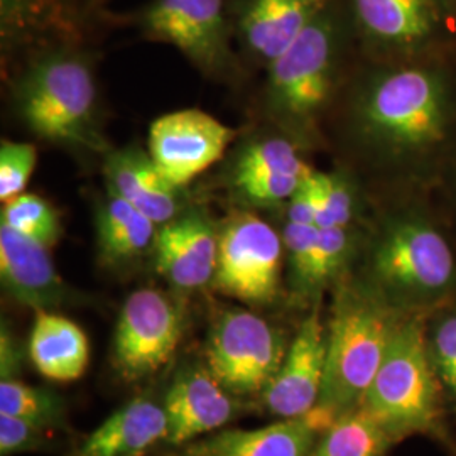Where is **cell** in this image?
I'll use <instances>...</instances> for the list:
<instances>
[{
    "label": "cell",
    "instance_id": "cell-23",
    "mask_svg": "<svg viewBox=\"0 0 456 456\" xmlns=\"http://www.w3.org/2000/svg\"><path fill=\"white\" fill-rule=\"evenodd\" d=\"M392 443L389 433L359 408L340 416L311 456H386Z\"/></svg>",
    "mask_w": 456,
    "mask_h": 456
},
{
    "label": "cell",
    "instance_id": "cell-3",
    "mask_svg": "<svg viewBox=\"0 0 456 456\" xmlns=\"http://www.w3.org/2000/svg\"><path fill=\"white\" fill-rule=\"evenodd\" d=\"M95 103L92 68L69 51L45 54L17 88L19 114L31 131L71 146L103 147L95 127Z\"/></svg>",
    "mask_w": 456,
    "mask_h": 456
},
{
    "label": "cell",
    "instance_id": "cell-4",
    "mask_svg": "<svg viewBox=\"0 0 456 456\" xmlns=\"http://www.w3.org/2000/svg\"><path fill=\"white\" fill-rule=\"evenodd\" d=\"M288 348L279 328L252 311L232 308L213 320L205 365L235 397H261L279 372Z\"/></svg>",
    "mask_w": 456,
    "mask_h": 456
},
{
    "label": "cell",
    "instance_id": "cell-11",
    "mask_svg": "<svg viewBox=\"0 0 456 456\" xmlns=\"http://www.w3.org/2000/svg\"><path fill=\"white\" fill-rule=\"evenodd\" d=\"M235 132L207 112L188 109L163 115L149 131V156L167 180L183 188L216 163Z\"/></svg>",
    "mask_w": 456,
    "mask_h": 456
},
{
    "label": "cell",
    "instance_id": "cell-1",
    "mask_svg": "<svg viewBox=\"0 0 456 456\" xmlns=\"http://www.w3.org/2000/svg\"><path fill=\"white\" fill-rule=\"evenodd\" d=\"M403 322L374 293L343 288L330 323L320 406L338 418L360 408Z\"/></svg>",
    "mask_w": 456,
    "mask_h": 456
},
{
    "label": "cell",
    "instance_id": "cell-15",
    "mask_svg": "<svg viewBox=\"0 0 456 456\" xmlns=\"http://www.w3.org/2000/svg\"><path fill=\"white\" fill-rule=\"evenodd\" d=\"M156 269L180 291L213 282L218 261V233L200 213L176 216L159 225L154 239Z\"/></svg>",
    "mask_w": 456,
    "mask_h": 456
},
{
    "label": "cell",
    "instance_id": "cell-20",
    "mask_svg": "<svg viewBox=\"0 0 456 456\" xmlns=\"http://www.w3.org/2000/svg\"><path fill=\"white\" fill-rule=\"evenodd\" d=\"M34 369L53 382L78 380L90 362V343L80 326L63 314L36 311L28 343Z\"/></svg>",
    "mask_w": 456,
    "mask_h": 456
},
{
    "label": "cell",
    "instance_id": "cell-24",
    "mask_svg": "<svg viewBox=\"0 0 456 456\" xmlns=\"http://www.w3.org/2000/svg\"><path fill=\"white\" fill-rule=\"evenodd\" d=\"M0 414L20 418L46 429L66 423L65 399L56 392L34 387L20 379L0 380Z\"/></svg>",
    "mask_w": 456,
    "mask_h": 456
},
{
    "label": "cell",
    "instance_id": "cell-31",
    "mask_svg": "<svg viewBox=\"0 0 456 456\" xmlns=\"http://www.w3.org/2000/svg\"><path fill=\"white\" fill-rule=\"evenodd\" d=\"M318 232L320 228L316 225H305V224H293V222H288V225L284 228V235H282L284 250L289 256L294 288L299 293L305 291Z\"/></svg>",
    "mask_w": 456,
    "mask_h": 456
},
{
    "label": "cell",
    "instance_id": "cell-14",
    "mask_svg": "<svg viewBox=\"0 0 456 456\" xmlns=\"http://www.w3.org/2000/svg\"><path fill=\"white\" fill-rule=\"evenodd\" d=\"M338 416L316 406L305 416L257 429H224L183 446L181 456H311Z\"/></svg>",
    "mask_w": 456,
    "mask_h": 456
},
{
    "label": "cell",
    "instance_id": "cell-33",
    "mask_svg": "<svg viewBox=\"0 0 456 456\" xmlns=\"http://www.w3.org/2000/svg\"><path fill=\"white\" fill-rule=\"evenodd\" d=\"M49 429L20 418L0 414V455L16 456L46 446Z\"/></svg>",
    "mask_w": 456,
    "mask_h": 456
},
{
    "label": "cell",
    "instance_id": "cell-25",
    "mask_svg": "<svg viewBox=\"0 0 456 456\" xmlns=\"http://www.w3.org/2000/svg\"><path fill=\"white\" fill-rule=\"evenodd\" d=\"M0 224L51 248L60 240L61 224L56 210L41 196L22 193L4 205Z\"/></svg>",
    "mask_w": 456,
    "mask_h": 456
},
{
    "label": "cell",
    "instance_id": "cell-22",
    "mask_svg": "<svg viewBox=\"0 0 456 456\" xmlns=\"http://www.w3.org/2000/svg\"><path fill=\"white\" fill-rule=\"evenodd\" d=\"M158 225L124 198L110 193L98 213L97 239L100 257L109 264H124L141 257L151 247Z\"/></svg>",
    "mask_w": 456,
    "mask_h": 456
},
{
    "label": "cell",
    "instance_id": "cell-26",
    "mask_svg": "<svg viewBox=\"0 0 456 456\" xmlns=\"http://www.w3.org/2000/svg\"><path fill=\"white\" fill-rule=\"evenodd\" d=\"M2 33L9 37L49 33L68 24L65 0H0Z\"/></svg>",
    "mask_w": 456,
    "mask_h": 456
},
{
    "label": "cell",
    "instance_id": "cell-9",
    "mask_svg": "<svg viewBox=\"0 0 456 456\" xmlns=\"http://www.w3.org/2000/svg\"><path fill=\"white\" fill-rule=\"evenodd\" d=\"M142 33L216 73L232 61L225 0H152L139 16Z\"/></svg>",
    "mask_w": 456,
    "mask_h": 456
},
{
    "label": "cell",
    "instance_id": "cell-7",
    "mask_svg": "<svg viewBox=\"0 0 456 456\" xmlns=\"http://www.w3.org/2000/svg\"><path fill=\"white\" fill-rule=\"evenodd\" d=\"M363 118L380 137L399 146L440 141L444 103L438 82L421 69H401L375 85L365 100Z\"/></svg>",
    "mask_w": 456,
    "mask_h": 456
},
{
    "label": "cell",
    "instance_id": "cell-27",
    "mask_svg": "<svg viewBox=\"0 0 456 456\" xmlns=\"http://www.w3.org/2000/svg\"><path fill=\"white\" fill-rule=\"evenodd\" d=\"M310 167L301 161L293 144L284 139H265L245 149L235 166V180L259 175H289L306 178Z\"/></svg>",
    "mask_w": 456,
    "mask_h": 456
},
{
    "label": "cell",
    "instance_id": "cell-36",
    "mask_svg": "<svg viewBox=\"0 0 456 456\" xmlns=\"http://www.w3.org/2000/svg\"><path fill=\"white\" fill-rule=\"evenodd\" d=\"M24 363V354L20 343L17 342L9 326L2 323L0 331V380L19 379Z\"/></svg>",
    "mask_w": 456,
    "mask_h": 456
},
{
    "label": "cell",
    "instance_id": "cell-30",
    "mask_svg": "<svg viewBox=\"0 0 456 456\" xmlns=\"http://www.w3.org/2000/svg\"><path fill=\"white\" fill-rule=\"evenodd\" d=\"M37 161L33 144L2 142L0 147V200L4 203L22 195Z\"/></svg>",
    "mask_w": 456,
    "mask_h": 456
},
{
    "label": "cell",
    "instance_id": "cell-35",
    "mask_svg": "<svg viewBox=\"0 0 456 456\" xmlns=\"http://www.w3.org/2000/svg\"><path fill=\"white\" fill-rule=\"evenodd\" d=\"M314 212H316V186H314V173H311L289 200L288 222L314 225Z\"/></svg>",
    "mask_w": 456,
    "mask_h": 456
},
{
    "label": "cell",
    "instance_id": "cell-10",
    "mask_svg": "<svg viewBox=\"0 0 456 456\" xmlns=\"http://www.w3.org/2000/svg\"><path fill=\"white\" fill-rule=\"evenodd\" d=\"M375 274L395 291L412 296L440 294L455 276V259L444 237L424 224L391 230L377 247Z\"/></svg>",
    "mask_w": 456,
    "mask_h": 456
},
{
    "label": "cell",
    "instance_id": "cell-2",
    "mask_svg": "<svg viewBox=\"0 0 456 456\" xmlns=\"http://www.w3.org/2000/svg\"><path fill=\"white\" fill-rule=\"evenodd\" d=\"M360 409L380 424L394 443L440 429V379L421 320L412 318L397 328Z\"/></svg>",
    "mask_w": 456,
    "mask_h": 456
},
{
    "label": "cell",
    "instance_id": "cell-6",
    "mask_svg": "<svg viewBox=\"0 0 456 456\" xmlns=\"http://www.w3.org/2000/svg\"><path fill=\"white\" fill-rule=\"evenodd\" d=\"M181 338L183 316L178 306L158 289H137L118 313L112 365L126 382L146 380L175 357Z\"/></svg>",
    "mask_w": 456,
    "mask_h": 456
},
{
    "label": "cell",
    "instance_id": "cell-17",
    "mask_svg": "<svg viewBox=\"0 0 456 456\" xmlns=\"http://www.w3.org/2000/svg\"><path fill=\"white\" fill-rule=\"evenodd\" d=\"M163 403L141 394L112 412L77 446L73 456H144L166 440Z\"/></svg>",
    "mask_w": 456,
    "mask_h": 456
},
{
    "label": "cell",
    "instance_id": "cell-8",
    "mask_svg": "<svg viewBox=\"0 0 456 456\" xmlns=\"http://www.w3.org/2000/svg\"><path fill=\"white\" fill-rule=\"evenodd\" d=\"M337 39V17L323 4L293 45L269 63L271 94L282 112L306 117L325 102Z\"/></svg>",
    "mask_w": 456,
    "mask_h": 456
},
{
    "label": "cell",
    "instance_id": "cell-16",
    "mask_svg": "<svg viewBox=\"0 0 456 456\" xmlns=\"http://www.w3.org/2000/svg\"><path fill=\"white\" fill-rule=\"evenodd\" d=\"M45 245L0 224V279L7 294L34 311L68 303L73 291L58 274Z\"/></svg>",
    "mask_w": 456,
    "mask_h": 456
},
{
    "label": "cell",
    "instance_id": "cell-19",
    "mask_svg": "<svg viewBox=\"0 0 456 456\" xmlns=\"http://www.w3.org/2000/svg\"><path fill=\"white\" fill-rule=\"evenodd\" d=\"M323 0H244L239 5V31L245 45L269 63L289 48Z\"/></svg>",
    "mask_w": 456,
    "mask_h": 456
},
{
    "label": "cell",
    "instance_id": "cell-32",
    "mask_svg": "<svg viewBox=\"0 0 456 456\" xmlns=\"http://www.w3.org/2000/svg\"><path fill=\"white\" fill-rule=\"evenodd\" d=\"M429 355L441 384L456 401V314L435 328Z\"/></svg>",
    "mask_w": 456,
    "mask_h": 456
},
{
    "label": "cell",
    "instance_id": "cell-18",
    "mask_svg": "<svg viewBox=\"0 0 456 456\" xmlns=\"http://www.w3.org/2000/svg\"><path fill=\"white\" fill-rule=\"evenodd\" d=\"M110 193L144 213L158 227L176 218L178 191L159 167L137 149H124L112 154L105 166Z\"/></svg>",
    "mask_w": 456,
    "mask_h": 456
},
{
    "label": "cell",
    "instance_id": "cell-29",
    "mask_svg": "<svg viewBox=\"0 0 456 456\" xmlns=\"http://www.w3.org/2000/svg\"><path fill=\"white\" fill-rule=\"evenodd\" d=\"M316 212L314 225L318 228L343 227L352 220V193L340 178L314 173Z\"/></svg>",
    "mask_w": 456,
    "mask_h": 456
},
{
    "label": "cell",
    "instance_id": "cell-28",
    "mask_svg": "<svg viewBox=\"0 0 456 456\" xmlns=\"http://www.w3.org/2000/svg\"><path fill=\"white\" fill-rule=\"evenodd\" d=\"M348 252L350 237L346 228H320L303 294L320 289L330 279L337 276L346 262Z\"/></svg>",
    "mask_w": 456,
    "mask_h": 456
},
{
    "label": "cell",
    "instance_id": "cell-5",
    "mask_svg": "<svg viewBox=\"0 0 456 456\" xmlns=\"http://www.w3.org/2000/svg\"><path fill=\"white\" fill-rule=\"evenodd\" d=\"M284 242L259 216L242 213L218 233L213 284L220 293L248 305H269L281 284Z\"/></svg>",
    "mask_w": 456,
    "mask_h": 456
},
{
    "label": "cell",
    "instance_id": "cell-13",
    "mask_svg": "<svg viewBox=\"0 0 456 456\" xmlns=\"http://www.w3.org/2000/svg\"><path fill=\"white\" fill-rule=\"evenodd\" d=\"M328 335L314 310L301 323L271 386L261 395L264 409L279 419L299 418L320 404Z\"/></svg>",
    "mask_w": 456,
    "mask_h": 456
},
{
    "label": "cell",
    "instance_id": "cell-34",
    "mask_svg": "<svg viewBox=\"0 0 456 456\" xmlns=\"http://www.w3.org/2000/svg\"><path fill=\"white\" fill-rule=\"evenodd\" d=\"M306 178L289 176V175H259V176L237 178L235 184L250 201L269 205V203L291 200V196Z\"/></svg>",
    "mask_w": 456,
    "mask_h": 456
},
{
    "label": "cell",
    "instance_id": "cell-12",
    "mask_svg": "<svg viewBox=\"0 0 456 456\" xmlns=\"http://www.w3.org/2000/svg\"><path fill=\"white\" fill-rule=\"evenodd\" d=\"M163 404L167 419L164 443L175 448L212 435L240 414L239 397L230 394L205 363L181 367L171 380Z\"/></svg>",
    "mask_w": 456,
    "mask_h": 456
},
{
    "label": "cell",
    "instance_id": "cell-21",
    "mask_svg": "<svg viewBox=\"0 0 456 456\" xmlns=\"http://www.w3.org/2000/svg\"><path fill=\"white\" fill-rule=\"evenodd\" d=\"M360 29L370 39L391 46H411L433 33L436 0H352Z\"/></svg>",
    "mask_w": 456,
    "mask_h": 456
}]
</instances>
